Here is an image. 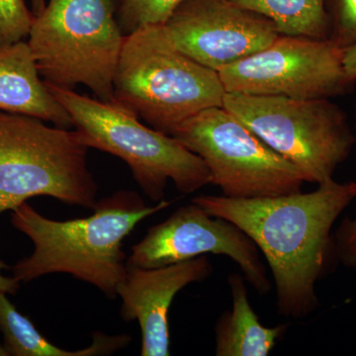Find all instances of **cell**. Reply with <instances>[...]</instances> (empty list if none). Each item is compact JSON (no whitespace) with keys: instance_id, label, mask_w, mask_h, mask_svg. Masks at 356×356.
Segmentation results:
<instances>
[{"instance_id":"obj_1","label":"cell","mask_w":356,"mask_h":356,"mask_svg":"<svg viewBox=\"0 0 356 356\" xmlns=\"http://www.w3.org/2000/svg\"><path fill=\"white\" fill-rule=\"evenodd\" d=\"M356 198V182L334 180L316 191L259 198L201 195L192 199L206 212L234 222L268 264L278 314L302 318L318 306L316 284L332 245L339 215Z\"/></svg>"},{"instance_id":"obj_2","label":"cell","mask_w":356,"mask_h":356,"mask_svg":"<svg viewBox=\"0 0 356 356\" xmlns=\"http://www.w3.org/2000/svg\"><path fill=\"white\" fill-rule=\"evenodd\" d=\"M172 204L163 200L147 206L137 192L120 191L97 201L91 216L63 222L21 204L13 211L11 222L35 248L13 266V277L26 283L48 274H70L114 300L128 273L123 241L140 222Z\"/></svg>"},{"instance_id":"obj_3","label":"cell","mask_w":356,"mask_h":356,"mask_svg":"<svg viewBox=\"0 0 356 356\" xmlns=\"http://www.w3.org/2000/svg\"><path fill=\"white\" fill-rule=\"evenodd\" d=\"M226 93L219 74L178 50L163 24L142 26L124 37L115 102L156 130L172 135L199 112L222 106Z\"/></svg>"},{"instance_id":"obj_4","label":"cell","mask_w":356,"mask_h":356,"mask_svg":"<svg viewBox=\"0 0 356 356\" xmlns=\"http://www.w3.org/2000/svg\"><path fill=\"white\" fill-rule=\"evenodd\" d=\"M44 84L70 114L84 144L125 161L153 202L165 200L170 180L185 195L211 184L209 170L200 156L172 136L140 123L138 115L120 103Z\"/></svg>"},{"instance_id":"obj_5","label":"cell","mask_w":356,"mask_h":356,"mask_svg":"<svg viewBox=\"0 0 356 356\" xmlns=\"http://www.w3.org/2000/svg\"><path fill=\"white\" fill-rule=\"evenodd\" d=\"M117 0H49L35 16L27 43L44 83L88 86L96 98L115 102L114 76L125 35Z\"/></svg>"},{"instance_id":"obj_6","label":"cell","mask_w":356,"mask_h":356,"mask_svg":"<svg viewBox=\"0 0 356 356\" xmlns=\"http://www.w3.org/2000/svg\"><path fill=\"white\" fill-rule=\"evenodd\" d=\"M88 149L76 130L0 111V214L36 196L93 209L98 185Z\"/></svg>"},{"instance_id":"obj_7","label":"cell","mask_w":356,"mask_h":356,"mask_svg":"<svg viewBox=\"0 0 356 356\" xmlns=\"http://www.w3.org/2000/svg\"><path fill=\"white\" fill-rule=\"evenodd\" d=\"M222 106L296 166L305 182L332 179L355 144L346 114L327 98L227 92Z\"/></svg>"},{"instance_id":"obj_8","label":"cell","mask_w":356,"mask_h":356,"mask_svg":"<svg viewBox=\"0 0 356 356\" xmlns=\"http://www.w3.org/2000/svg\"><path fill=\"white\" fill-rule=\"evenodd\" d=\"M203 159L222 195L259 198L301 191L303 175L224 106L199 112L172 133Z\"/></svg>"},{"instance_id":"obj_9","label":"cell","mask_w":356,"mask_h":356,"mask_svg":"<svg viewBox=\"0 0 356 356\" xmlns=\"http://www.w3.org/2000/svg\"><path fill=\"white\" fill-rule=\"evenodd\" d=\"M343 58V49L330 39L280 35L266 48L218 74L228 93L329 99L353 84Z\"/></svg>"},{"instance_id":"obj_10","label":"cell","mask_w":356,"mask_h":356,"mask_svg":"<svg viewBox=\"0 0 356 356\" xmlns=\"http://www.w3.org/2000/svg\"><path fill=\"white\" fill-rule=\"evenodd\" d=\"M206 254L226 255L240 266L245 281L259 294L270 291L267 268L254 241L234 222L213 216L193 202L147 229L132 248L127 266L156 268Z\"/></svg>"},{"instance_id":"obj_11","label":"cell","mask_w":356,"mask_h":356,"mask_svg":"<svg viewBox=\"0 0 356 356\" xmlns=\"http://www.w3.org/2000/svg\"><path fill=\"white\" fill-rule=\"evenodd\" d=\"M163 26L178 50L217 72L280 35L273 21L231 0H184Z\"/></svg>"},{"instance_id":"obj_12","label":"cell","mask_w":356,"mask_h":356,"mask_svg":"<svg viewBox=\"0 0 356 356\" xmlns=\"http://www.w3.org/2000/svg\"><path fill=\"white\" fill-rule=\"evenodd\" d=\"M213 270L205 255L156 268L128 266L117 294L122 299V318L139 323L140 355H170L168 312L173 299L187 285L207 280Z\"/></svg>"},{"instance_id":"obj_13","label":"cell","mask_w":356,"mask_h":356,"mask_svg":"<svg viewBox=\"0 0 356 356\" xmlns=\"http://www.w3.org/2000/svg\"><path fill=\"white\" fill-rule=\"evenodd\" d=\"M0 111L36 117L57 127H74L67 110L41 79L24 40L0 44Z\"/></svg>"},{"instance_id":"obj_14","label":"cell","mask_w":356,"mask_h":356,"mask_svg":"<svg viewBox=\"0 0 356 356\" xmlns=\"http://www.w3.org/2000/svg\"><path fill=\"white\" fill-rule=\"evenodd\" d=\"M245 280L241 274L229 276L233 308L222 314L215 325L217 356L268 355L286 332V325L268 327L259 322L248 300Z\"/></svg>"},{"instance_id":"obj_15","label":"cell","mask_w":356,"mask_h":356,"mask_svg":"<svg viewBox=\"0 0 356 356\" xmlns=\"http://www.w3.org/2000/svg\"><path fill=\"white\" fill-rule=\"evenodd\" d=\"M0 292V331L3 334L4 348L14 356H97L109 355L123 350L132 341L130 334L107 336L96 332L88 348L65 350L50 343L38 332L29 318L16 310Z\"/></svg>"},{"instance_id":"obj_16","label":"cell","mask_w":356,"mask_h":356,"mask_svg":"<svg viewBox=\"0 0 356 356\" xmlns=\"http://www.w3.org/2000/svg\"><path fill=\"white\" fill-rule=\"evenodd\" d=\"M273 21L280 35L329 39L325 0H231Z\"/></svg>"},{"instance_id":"obj_17","label":"cell","mask_w":356,"mask_h":356,"mask_svg":"<svg viewBox=\"0 0 356 356\" xmlns=\"http://www.w3.org/2000/svg\"><path fill=\"white\" fill-rule=\"evenodd\" d=\"M184 0H121L117 18L124 35L146 25L163 24Z\"/></svg>"},{"instance_id":"obj_18","label":"cell","mask_w":356,"mask_h":356,"mask_svg":"<svg viewBox=\"0 0 356 356\" xmlns=\"http://www.w3.org/2000/svg\"><path fill=\"white\" fill-rule=\"evenodd\" d=\"M34 18L25 0H0V44L27 38Z\"/></svg>"},{"instance_id":"obj_19","label":"cell","mask_w":356,"mask_h":356,"mask_svg":"<svg viewBox=\"0 0 356 356\" xmlns=\"http://www.w3.org/2000/svg\"><path fill=\"white\" fill-rule=\"evenodd\" d=\"M330 21L329 39L339 48L356 44V0H325Z\"/></svg>"},{"instance_id":"obj_20","label":"cell","mask_w":356,"mask_h":356,"mask_svg":"<svg viewBox=\"0 0 356 356\" xmlns=\"http://www.w3.org/2000/svg\"><path fill=\"white\" fill-rule=\"evenodd\" d=\"M334 250L343 266L356 268V216L344 219L334 235Z\"/></svg>"},{"instance_id":"obj_21","label":"cell","mask_w":356,"mask_h":356,"mask_svg":"<svg viewBox=\"0 0 356 356\" xmlns=\"http://www.w3.org/2000/svg\"><path fill=\"white\" fill-rule=\"evenodd\" d=\"M343 67L350 83L356 81V44L343 49Z\"/></svg>"},{"instance_id":"obj_22","label":"cell","mask_w":356,"mask_h":356,"mask_svg":"<svg viewBox=\"0 0 356 356\" xmlns=\"http://www.w3.org/2000/svg\"><path fill=\"white\" fill-rule=\"evenodd\" d=\"M8 268L4 262L0 261V292L6 294H15L19 289L20 282L14 277H6L2 275V269Z\"/></svg>"},{"instance_id":"obj_23","label":"cell","mask_w":356,"mask_h":356,"mask_svg":"<svg viewBox=\"0 0 356 356\" xmlns=\"http://www.w3.org/2000/svg\"><path fill=\"white\" fill-rule=\"evenodd\" d=\"M32 13L35 16L39 15L46 6V0H31Z\"/></svg>"},{"instance_id":"obj_24","label":"cell","mask_w":356,"mask_h":356,"mask_svg":"<svg viewBox=\"0 0 356 356\" xmlns=\"http://www.w3.org/2000/svg\"><path fill=\"white\" fill-rule=\"evenodd\" d=\"M8 353H7L4 346H0V356H8Z\"/></svg>"},{"instance_id":"obj_25","label":"cell","mask_w":356,"mask_h":356,"mask_svg":"<svg viewBox=\"0 0 356 356\" xmlns=\"http://www.w3.org/2000/svg\"><path fill=\"white\" fill-rule=\"evenodd\" d=\"M120 1H121V0H117V2H118V6H119V3H120Z\"/></svg>"}]
</instances>
